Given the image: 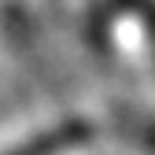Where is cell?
<instances>
[{
    "instance_id": "obj_1",
    "label": "cell",
    "mask_w": 155,
    "mask_h": 155,
    "mask_svg": "<svg viewBox=\"0 0 155 155\" xmlns=\"http://www.w3.org/2000/svg\"><path fill=\"white\" fill-rule=\"evenodd\" d=\"M89 133H92L89 122L70 118V122H59V126H52V129H45V133H37V137H30L26 144L11 148L8 155H55V151H63V148H70V144L89 140Z\"/></svg>"
}]
</instances>
